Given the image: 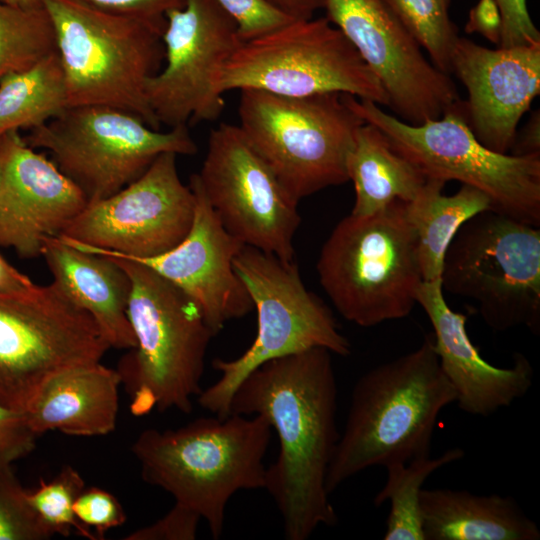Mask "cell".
Masks as SVG:
<instances>
[{
    "instance_id": "obj_6",
    "label": "cell",
    "mask_w": 540,
    "mask_h": 540,
    "mask_svg": "<svg viewBox=\"0 0 540 540\" xmlns=\"http://www.w3.org/2000/svg\"><path fill=\"white\" fill-rule=\"evenodd\" d=\"M404 201L334 227L317 260L319 282L347 321L373 327L407 317L423 282Z\"/></svg>"
},
{
    "instance_id": "obj_13",
    "label": "cell",
    "mask_w": 540,
    "mask_h": 540,
    "mask_svg": "<svg viewBox=\"0 0 540 540\" xmlns=\"http://www.w3.org/2000/svg\"><path fill=\"white\" fill-rule=\"evenodd\" d=\"M110 348L53 282L0 294V405L23 413L55 374L101 362Z\"/></svg>"
},
{
    "instance_id": "obj_27",
    "label": "cell",
    "mask_w": 540,
    "mask_h": 540,
    "mask_svg": "<svg viewBox=\"0 0 540 540\" xmlns=\"http://www.w3.org/2000/svg\"><path fill=\"white\" fill-rule=\"evenodd\" d=\"M68 107L65 79L57 52L35 66L0 80V136L34 129Z\"/></svg>"
},
{
    "instance_id": "obj_18",
    "label": "cell",
    "mask_w": 540,
    "mask_h": 540,
    "mask_svg": "<svg viewBox=\"0 0 540 540\" xmlns=\"http://www.w3.org/2000/svg\"><path fill=\"white\" fill-rule=\"evenodd\" d=\"M87 204L82 191L19 131L0 136V247L21 258L39 257L44 242L60 236Z\"/></svg>"
},
{
    "instance_id": "obj_9",
    "label": "cell",
    "mask_w": 540,
    "mask_h": 540,
    "mask_svg": "<svg viewBox=\"0 0 540 540\" xmlns=\"http://www.w3.org/2000/svg\"><path fill=\"white\" fill-rule=\"evenodd\" d=\"M345 98L427 178L474 187L490 198L494 211L539 227L540 155L513 156L485 147L469 128L461 99L440 118L410 124L372 101Z\"/></svg>"
},
{
    "instance_id": "obj_34",
    "label": "cell",
    "mask_w": 540,
    "mask_h": 540,
    "mask_svg": "<svg viewBox=\"0 0 540 540\" xmlns=\"http://www.w3.org/2000/svg\"><path fill=\"white\" fill-rule=\"evenodd\" d=\"M73 511L77 520L93 528L97 539H104L107 531L126 522V513L119 500L99 487H88L77 497Z\"/></svg>"
},
{
    "instance_id": "obj_32",
    "label": "cell",
    "mask_w": 540,
    "mask_h": 540,
    "mask_svg": "<svg viewBox=\"0 0 540 540\" xmlns=\"http://www.w3.org/2000/svg\"><path fill=\"white\" fill-rule=\"evenodd\" d=\"M54 534L42 523L12 465L0 467V540H46Z\"/></svg>"
},
{
    "instance_id": "obj_10",
    "label": "cell",
    "mask_w": 540,
    "mask_h": 540,
    "mask_svg": "<svg viewBox=\"0 0 540 540\" xmlns=\"http://www.w3.org/2000/svg\"><path fill=\"white\" fill-rule=\"evenodd\" d=\"M443 291L471 300L494 331L540 333V229L494 210L467 220L451 241Z\"/></svg>"
},
{
    "instance_id": "obj_4",
    "label": "cell",
    "mask_w": 540,
    "mask_h": 540,
    "mask_svg": "<svg viewBox=\"0 0 540 540\" xmlns=\"http://www.w3.org/2000/svg\"><path fill=\"white\" fill-rule=\"evenodd\" d=\"M112 258L131 281L127 315L136 344L116 368L131 413H190L203 389L205 357L215 334L199 306L174 284L144 264Z\"/></svg>"
},
{
    "instance_id": "obj_28",
    "label": "cell",
    "mask_w": 540,
    "mask_h": 540,
    "mask_svg": "<svg viewBox=\"0 0 540 540\" xmlns=\"http://www.w3.org/2000/svg\"><path fill=\"white\" fill-rule=\"evenodd\" d=\"M463 457L464 451L455 447L438 457L425 456L385 467L386 482L373 499L376 507L390 503L383 539L424 540L420 515L423 484L435 471Z\"/></svg>"
},
{
    "instance_id": "obj_38",
    "label": "cell",
    "mask_w": 540,
    "mask_h": 540,
    "mask_svg": "<svg viewBox=\"0 0 540 540\" xmlns=\"http://www.w3.org/2000/svg\"><path fill=\"white\" fill-rule=\"evenodd\" d=\"M109 12L148 19H163L168 11L181 8L185 0H78Z\"/></svg>"
},
{
    "instance_id": "obj_19",
    "label": "cell",
    "mask_w": 540,
    "mask_h": 540,
    "mask_svg": "<svg viewBox=\"0 0 540 540\" xmlns=\"http://www.w3.org/2000/svg\"><path fill=\"white\" fill-rule=\"evenodd\" d=\"M451 69L467 90L462 108L477 140L509 154L522 116L540 93V42L490 49L459 37Z\"/></svg>"
},
{
    "instance_id": "obj_11",
    "label": "cell",
    "mask_w": 540,
    "mask_h": 540,
    "mask_svg": "<svg viewBox=\"0 0 540 540\" xmlns=\"http://www.w3.org/2000/svg\"><path fill=\"white\" fill-rule=\"evenodd\" d=\"M24 140L49 152L88 203L135 181L162 153L194 155L198 150L186 125L163 132L134 113L105 105L69 106Z\"/></svg>"
},
{
    "instance_id": "obj_21",
    "label": "cell",
    "mask_w": 540,
    "mask_h": 540,
    "mask_svg": "<svg viewBox=\"0 0 540 540\" xmlns=\"http://www.w3.org/2000/svg\"><path fill=\"white\" fill-rule=\"evenodd\" d=\"M416 303L432 324L439 364L455 390V403L460 410L473 416L489 417L528 393L534 377L529 359L515 353L513 364L507 368L486 361L469 338L466 315L448 306L441 279L423 281Z\"/></svg>"
},
{
    "instance_id": "obj_20",
    "label": "cell",
    "mask_w": 540,
    "mask_h": 540,
    "mask_svg": "<svg viewBox=\"0 0 540 540\" xmlns=\"http://www.w3.org/2000/svg\"><path fill=\"white\" fill-rule=\"evenodd\" d=\"M195 213L186 237L174 248L149 258H126L146 265L188 295L213 333L254 308L233 260L244 245L221 224L192 174ZM122 258V257H118Z\"/></svg>"
},
{
    "instance_id": "obj_12",
    "label": "cell",
    "mask_w": 540,
    "mask_h": 540,
    "mask_svg": "<svg viewBox=\"0 0 540 540\" xmlns=\"http://www.w3.org/2000/svg\"><path fill=\"white\" fill-rule=\"evenodd\" d=\"M223 93L256 89L281 96L345 93L388 107L380 81L326 17L295 19L241 43L220 81Z\"/></svg>"
},
{
    "instance_id": "obj_37",
    "label": "cell",
    "mask_w": 540,
    "mask_h": 540,
    "mask_svg": "<svg viewBox=\"0 0 540 540\" xmlns=\"http://www.w3.org/2000/svg\"><path fill=\"white\" fill-rule=\"evenodd\" d=\"M502 18L499 47L530 45L540 42V32L533 23L527 0H495Z\"/></svg>"
},
{
    "instance_id": "obj_35",
    "label": "cell",
    "mask_w": 540,
    "mask_h": 540,
    "mask_svg": "<svg viewBox=\"0 0 540 540\" xmlns=\"http://www.w3.org/2000/svg\"><path fill=\"white\" fill-rule=\"evenodd\" d=\"M201 517L179 503L154 523L129 533L125 540H194Z\"/></svg>"
},
{
    "instance_id": "obj_2",
    "label": "cell",
    "mask_w": 540,
    "mask_h": 540,
    "mask_svg": "<svg viewBox=\"0 0 540 540\" xmlns=\"http://www.w3.org/2000/svg\"><path fill=\"white\" fill-rule=\"evenodd\" d=\"M456 393L426 336L421 345L364 373L326 475L329 494L358 473L429 456L441 411Z\"/></svg>"
},
{
    "instance_id": "obj_3",
    "label": "cell",
    "mask_w": 540,
    "mask_h": 540,
    "mask_svg": "<svg viewBox=\"0 0 540 540\" xmlns=\"http://www.w3.org/2000/svg\"><path fill=\"white\" fill-rule=\"evenodd\" d=\"M272 431L261 415H215L177 429H145L131 451L142 479L196 512L218 539L231 497L240 490L265 489L263 460Z\"/></svg>"
},
{
    "instance_id": "obj_22",
    "label": "cell",
    "mask_w": 540,
    "mask_h": 540,
    "mask_svg": "<svg viewBox=\"0 0 540 540\" xmlns=\"http://www.w3.org/2000/svg\"><path fill=\"white\" fill-rule=\"evenodd\" d=\"M41 256L52 282L90 315L111 348L135 346L127 315L131 281L114 258L79 250L60 236L44 242Z\"/></svg>"
},
{
    "instance_id": "obj_1",
    "label": "cell",
    "mask_w": 540,
    "mask_h": 540,
    "mask_svg": "<svg viewBox=\"0 0 540 540\" xmlns=\"http://www.w3.org/2000/svg\"><path fill=\"white\" fill-rule=\"evenodd\" d=\"M332 353L325 348L275 358L235 389L229 414L261 415L278 435L279 453L267 467L265 489L280 512L287 540H306L335 526L326 475L340 432Z\"/></svg>"
},
{
    "instance_id": "obj_16",
    "label": "cell",
    "mask_w": 540,
    "mask_h": 540,
    "mask_svg": "<svg viewBox=\"0 0 540 540\" xmlns=\"http://www.w3.org/2000/svg\"><path fill=\"white\" fill-rule=\"evenodd\" d=\"M198 183L223 227L241 243L295 260L301 223L296 202L253 149L238 125L212 129Z\"/></svg>"
},
{
    "instance_id": "obj_33",
    "label": "cell",
    "mask_w": 540,
    "mask_h": 540,
    "mask_svg": "<svg viewBox=\"0 0 540 540\" xmlns=\"http://www.w3.org/2000/svg\"><path fill=\"white\" fill-rule=\"evenodd\" d=\"M231 17L242 43L268 35L295 20L268 0H215Z\"/></svg>"
},
{
    "instance_id": "obj_36",
    "label": "cell",
    "mask_w": 540,
    "mask_h": 540,
    "mask_svg": "<svg viewBox=\"0 0 540 540\" xmlns=\"http://www.w3.org/2000/svg\"><path fill=\"white\" fill-rule=\"evenodd\" d=\"M37 438L22 412L0 405V467L29 455L36 447Z\"/></svg>"
},
{
    "instance_id": "obj_7",
    "label": "cell",
    "mask_w": 540,
    "mask_h": 540,
    "mask_svg": "<svg viewBox=\"0 0 540 540\" xmlns=\"http://www.w3.org/2000/svg\"><path fill=\"white\" fill-rule=\"evenodd\" d=\"M233 265L256 309L257 334L237 358L212 361L220 377L202 389L196 400L201 408L220 417L229 415L240 382L267 361L318 347L343 357L351 354V343L341 333L333 312L306 288L295 260L284 261L243 245Z\"/></svg>"
},
{
    "instance_id": "obj_42",
    "label": "cell",
    "mask_w": 540,
    "mask_h": 540,
    "mask_svg": "<svg viewBox=\"0 0 540 540\" xmlns=\"http://www.w3.org/2000/svg\"><path fill=\"white\" fill-rule=\"evenodd\" d=\"M295 19L312 18L318 9H323L325 0H268Z\"/></svg>"
},
{
    "instance_id": "obj_15",
    "label": "cell",
    "mask_w": 540,
    "mask_h": 540,
    "mask_svg": "<svg viewBox=\"0 0 540 540\" xmlns=\"http://www.w3.org/2000/svg\"><path fill=\"white\" fill-rule=\"evenodd\" d=\"M165 18V64L146 83L149 107L170 128L216 120L223 71L242 43L236 25L215 0H185Z\"/></svg>"
},
{
    "instance_id": "obj_5",
    "label": "cell",
    "mask_w": 540,
    "mask_h": 540,
    "mask_svg": "<svg viewBox=\"0 0 540 540\" xmlns=\"http://www.w3.org/2000/svg\"><path fill=\"white\" fill-rule=\"evenodd\" d=\"M40 2L53 22L68 107L111 106L160 129L145 89L164 60L166 18L117 14L78 0Z\"/></svg>"
},
{
    "instance_id": "obj_40",
    "label": "cell",
    "mask_w": 540,
    "mask_h": 540,
    "mask_svg": "<svg viewBox=\"0 0 540 540\" xmlns=\"http://www.w3.org/2000/svg\"><path fill=\"white\" fill-rule=\"evenodd\" d=\"M509 154L513 156L540 155V114L534 111L525 126L516 132Z\"/></svg>"
},
{
    "instance_id": "obj_43",
    "label": "cell",
    "mask_w": 540,
    "mask_h": 540,
    "mask_svg": "<svg viewBox=\"0 0 540 540\" xmlns=\"http://www.w3.org/2000/svg\"><path fill=\"white\" fill-rule=\"evenodd\" d=\"M3 2L19 6V7H34L41 4L40 0H2Z\"/></svg>"
},
{
    "instance_id": "obj_8",
    "label": "cell",
    "mask_w": 540,
    "mask_h": 540,
    "mask_svg": "<svg viewBox=\"0 0 540 540\" xmlns=\"http://www.w3.org/2000/svg\"><path fill=\"white\" fill-rule=\"evenodd\" d=\"M238 125L296 201L348 182L347 156L364 120L345 93L289 97L240 90Z\"/></svg>"
},
{
    "instance_id": "obj_29",
    "label": "cell",
    "mask_w": 540,
    "mask_h": 540,
    "mask_svg": "<svg viewBox=\"0 0 540 540\" xmlns=\"http://www.w3.org/2000/svg\"><path fill=\"white\" fill-rule=\"evenodd\" d=\"M57 52L53 22L40 4L19 7L0 0V80Z\"/></svg>"
},
{
    "instance_id": "obj_24",
    "label": "cell",
    "mask_w": 540,
    "mask_h": 540,
    "mask_svg": "<svg viewBox=\"0 0 540 540\" xmlns=\"http://www.w3.org/2000/svg\"><path fill=\"white\" fill-rule=\"evenodd\" d=\"M424 540H539L540 529L511 496L422 489Z\"/></svg>"
},
{
    "instance_id": "obj_41",
    "label": "cell",
    "mask_w": 540,
    "mask_h": 540,
    "mask_svg": "<svg viewBox=\"0 0 540 540\" xmlns=\"http://www.w3.org/2000/svg\"><path fill=\"white\" fill-rule=\"evenodd\" d=\"M35 283L12 266L0 254V294H11L31 289Z\"/></svg>"
},
{
    "instance_id": "obj_30",
    "label": "cell",
    "mask_w": 540,
    "mask_h": 540,
    "mask_svg": "<svg viewBox=\"0 0 540 540\" xmlns=\"http://www.w3.org/2000/svg\"><path fill=\"white\" fill-rule=\"evenodd\" d=\"M432 64L451 74V59L459 39L449 16V0H383Z\"/></svg>"
},
{
    "instance_id": "obj_14",
    "label": "cell",
    "mask_w": 540,
    "mask_h": 540,
    "mask_svg": "<svg viewBox=\"0 0 540 540\" xmlns=\"http://www.w3.org/2000/svg\"><path fill=\"white\" fill-rule=\"evenodd\" d=\"M177 154H160L135 181L88 203L60 237L93 254L149 258L178 245L188 234L195 195L178 173Z\"/></svg>"
},
{
    "instance_id": "obj_39",
    "label": "cell",
    "mask_w": 540,
    "mask_h": 540,
    "mask_svg": "<svg viewBox=\"0 0 540 540\" xmlns=\"http://www.w3.org/2000/svg\"><path fill=\"white\" fill-rule=\"evenodd\" d=\"M502 31V18L495 0H479L470 9L465 32L479 33L485 39L499 46Z\"/></svg>"
},
{
    "instance_id": "obj_26",
    "label": "cell",
    "mask_w": 540,
    "mask_h": 540,
    "mask_svg": "<svg viewBox=\"0 0 540 540\" xmlns=\"http://www.w3.org/2000/svg\"><path fill=\"white\" fill-rule=\"evenodd\" d=\"M446 182L428 178L417 196L406 203L415 231L423 281L441 279L446 251L461 226L485 210H493L482 191L462 185L453 195L442 193Z\"/></svg>"
},
{
    "instance_id": "obj_25",
    "label": "cell",
    "mask_w": 540,
    "mask_h": 540,
    "mask_svg": "<svg viewBox=\"0 0 540 540\" xmlns=\"http://www.w3.org/2000/svg\"><path fill=\"white\" fill-rule=\"evenodd\" d=\"M346 168L355 189L350 214L356 216L381 211L397 200H413L428 179L380 129L366 122L356 131Z\"/></svg>"
},
{
    "instance_id": "obj_23",
    "label": "cell",
    "mask_w": 540,
    "mask_h": 540,
    "mask_svg": "<svg viewBox=\"0 0 540 540\" xmlns=\"http://www.w3.org/2000/svg\"><path fill=\"white\" fill-rule=\"evenodd\" d=\"M121 379L101 362L58 372L23 412L37 436L57 430L71 436H102L117 426Z\"/></svg>"
},
{
    "instance_id": "obj_17",
    "label": "cell",
    "mask_w": 540,
    "mask_h": 540,
    "mask_svg": "<svg viewBox=\"0 0 540 540\" xmlns=\"http://www.w3.org/2000/svg\"><path fill=\"white\" fill-rule=\"evenodd\" d=\"M323 9L376 75L388 107L402 121L440 118L460 100L450 76L426 59L383 0H325Z\"/></svg>"
},
{
    "instance_id": "obj_31",
    "label": "cell",
    "mask_w": 540,
    "mask_h": 540,
    "mask_svg": "<svg viewBox=\"0 0 540 540\" xmlns=\"http://www.w3.org/2000/svg\"><path fill=\"white\" fill-rule=\"evenodd\" d=\"M85 488L81 474L65 465L49 482L40 480L35 491H28V499L42 523L55 535L70 536L73 530L90 540H97L89 528L76 518L73 505Z\"/></svg>"
}]
</instances>
